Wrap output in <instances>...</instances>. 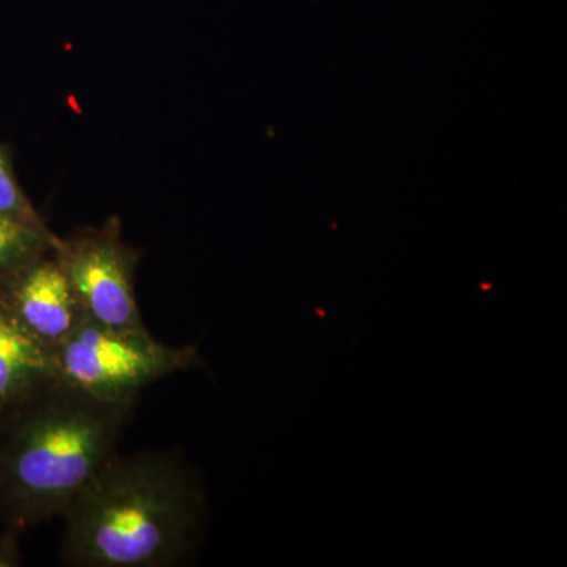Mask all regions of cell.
Listing matches in <instances>:
<instances>
[{"label": "cell", "instance_id": "1", "mask_svg": "<svg viewBox=\"0 0 567 567\" xmlns=\"http://www.w3.org/2000/svg\"><path fill=\"white\" fill-rule=\"evenodd\" d=\"M134 402L99 401L58 375L0 409V520L20 532L62 517L117 454Z\"/></svg>", "mask_w": 567, "mask_h": 567}, {"label": "cell", "instance_id": "8", "mask_svg": "<svg viewBox=\"0 0 567 567\" xmlns=\"http://www.w3.org/2000/svg\"><path fill=\"white\" fill-rule=\"evenodd\" d=\"M0 213L35 229H50L22 189L11 163L10 152L2 142H0Z\"/></svg>", "mask_w": 567, "mask_h": 567}, {"label": "cell", "instance_id": "6", "mask_svg": "<svg viewBox=\"0 0 567 567\" xmlns=\"http://www.w3.org/2000/svg\"><path fill=\"white\" fill-rule=\"evenodd\" d=\"M55 375L52 347L32 334L0 298V409Z\"/></svg>", "mask_w": 567, "mask_h": 567}, {"label": "cell", "instance_id": "2", "mask_svg": "<svg viewBox=\"0 0 567 567\" xmlns=\"http://www.w3.org/2000/svg\"><path fill=\"white\" fill-rule=\"evenodd\" d=\"M196 475L167 453L112 456L63 514L62 561L78 567H173L203 536Z\"/></svg>", "mask_w": 567, "mask_h": 567}, {"label": "cell", "instance_id": "5", "mask_svg": "<svg viewBox=\"0 0 567 567\" xmlns=\"http://www.w3.org/2000/svg\"><path fill=\"white\" fill-rule=\"evenodd\" d=\"M0 298L32 334L52 349L87 317L55 249L25 265L3 284Z\"/></svg>", "mask_w": 567, "mask_h": 567}, {"label": "cell", "instance_id": "9", "mask_svg": "<svg viewBox=\"0 0 567 567\" xmlns=\"http://www.w3.org/2000/svg\"><path fill=\"white\" fill-rule=\"evenodd\" d=\"M21 563L22 555L17 532L7 529V533L0 535V567H18Z\"/></svg>", "mask_w": 567, "mask_h": 567}, {"label": "cell", "instance_id": "3", "mask_svg": "<svg viewBox=\"0 0 567 567\" xmlns=\"http://www.w3.org/2000/svg\"><path fill=\"white\" fill-rule=\"evenodd\" d=\"M52 350L59 379L112 404L136 402L145 388L200 361L196 346H166L147 328L112 330L87 317Z\"/></svg>", "mask_w": 567, "mask_h": 567}, {"label": "cell", "instance_id": "7", "mask_svg": "<svg viewBox=\"0 0 567 567\" xmlns=\"http://www.w3.org/2000/svg\"><path fill=\"white\" fill-rule=\"evenodd\" d=\"M61 238L51 229H35L0 213V287L25 265L54 251Z\"/></svg>", "mask_w": 567, "mask_h": 567}, {"label": "cell", "instance_id": "4", "mask_svg": "<svg viewBox=\"0 0 567 567\" xmlns=\"http://www.w3.org/2000/svg\"><path fill=\"white\" fill-rule=\"evenodd\" d=\"M141 254L123 241L117 216L61 238L55 248L87 319L112 330H145L134 286Z\"/></svg>", "mask_w": 567, "mask_h": 567}]
</instances>
